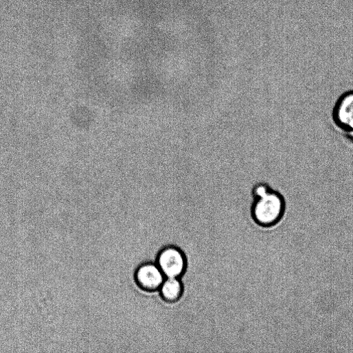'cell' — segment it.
<instances>
[{"label": "cell", "instance_id": "2", "mask_svg": "<svg viewBox=\"0 0 353 353\" xmlns=\"http://www.w3.org/2000/svg\"><path fill=\"white\" fill-rule=\"evenodd\" d=\"M331 118L344 137L353 143V89L339 96L332 109Z\"/></svg>", "mask_w": 353, "mask_h": 353}, {"label": "cell", "instance_id": "4", "mask_svg": "<svg viewBox=\"0 0 353 353\" xmlns=\"http://www.w3.org/2000/svg\"><path fill=\"white\" fill-rule=\"evenodd\" d=\"M166 277L157 264L145 262L139 265L134 273L137 286L147 292L159 289Z\"/></svg>", "mask_w": 353, "mask_h": 353}, {"label": "cell", "instance_id": "3", "mask_svg": "<svg viewBox=\"0 0 353 353\" xmlns=\"http://www.w3.org/2000/svg\"><path fill=\"white\" fill-rule=\"evenodd\" d=\"M156 264L166 277H179L187 270V261L184 252L175 246H167L157 254Z\"/></svg>", "mask_w": 353, "mask_h": 353}, {"label": "cell", "instance_id": "1", "mask_svg": "<svg viewBox=\"0 0 353 353\" xmlns=\"http://www.w3.org/2000/svg\"><path fill=\"white\" fill-rule=\"evenodd\" d=\"M253 202L251 216L260 226L271 227L283 218L286 208V200L278 191L266 183H258L252 189Z\"/></svg>", "mask_w": 353, "mask_h": 353}, {"label": "cell", "instance_id": "5", "mask_svg": "<svg viewBox=\"0 0 353 353\" xmlns=\"http://www.w3.org/2000/svg\"><path fill=\"white\" fill-rule=\"evenodd\" d=\"M159 290L164 301L173 303L181 298L184 286L179 277H166Z\"/></svg>", "mask_w": 353, "mask_h": 353}]
</instances>
